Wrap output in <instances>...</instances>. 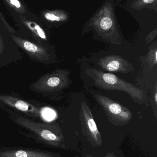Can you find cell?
<instances>
[{"mask_svg": "<svg viewBox=\"0 0 157 157\" xmlns=\"http://www.w3.org/2000/svg\"><path fill=\"white\" fill-rule=\"evenodd\" d=\"M13 105L18 110L23 112H26L29 110V105L28 104L23 101L18 100L13 102Z\"/></svg>", "mask_w": 157, "mask_h": 157, "instance_id": "9a60e30c", "label": "cell"}, {"mask_svg": "<svg viewBox=\"0 0 157 157\" xmlns=\"http://www.w3.org/2000/svg\"><path fill=\"white\" fill-rule=\"evenodd\" d=\"M157 3L156 0H136L132 2L131 7L135 10H141L147 8L157 11V10L154 8V6H157Z\"/></svg>", "mask_w": 157, "mask_h": 157, "instance_id": "9c48e42d", "label": "cell"}, {"mask_svg": "<svg viewBox=\"0 0 157 157\" xmlns=\"http://www.w3.org/2000/svg\"><path fill=\"white\" fill-rule=\"evenodd\" d=\"M98 64L104 70L112 72L127 73L134 70L132 64L124 58L116 55L105 56L101 58Z\"/></svg>", "mask_w": 157, "mask_h": 157, "instance_id": "277c9868", "label": "cell"}, {"mask_svg": "<svg viewBox=\"0 0 157 157\" xmlns=\"http://www.w3.org/2000/svg\"><path fill=\"white\" fill-rule=\"evenodd\" d=\"M157 35V28H155L153 31H151L150 33L148 34L146 36L145 38V41H146V44L150 43Z\"/></svg>", "mask_w": 157, "mask_h": 157, "instance_id": "2e32d148", "label": "cell"}, {"mask_svg": "<svg viewBox=\"0 0 157 157\" xmlns=\"http://www.w3.org/2000/svg\"><path fill=\"white\" fill-rule=\"evenodd\" d=\"M157 48H152L149 50L146 61L149 64V70L153 68L157 64Z\"/></svg>", "mask_w": 157, "mask_h": 157, "instance_id": "8fae6325", "label": "cell"}, {"mask_svg": "<svg viewBox=\"0 0 157 157\" xmlns=\"http://www.w3.org/2000/svg\"><path fill=\"white\" fill-rule=\"evenodd\" d=\"M5 2H7V4L9 6H10L13 9H14L15 10L20 13H24L26 11L24 6L19 1H17V0L8 1V0H7Z\"/></svg>", "mask_w": 157, "mask_h": 157, "instance_id": "7c38bea8", "label": "cell"}, {"mask_svg": "<svg viewBox=\"0 0 157 157\" xmlns=\"http://www.w3.org/2000/svg\"><path fill=\"white\" fill-rule=\"evenodd\" d=\"M89 75L94 81L95 86L108 90H119L128 94L133 99L141 100L143 91L134 84L119 78L114 74L105 73L95 69L88 70Z\"/></svg>", "mask_w": 157, "mask_h": 157, "instance_id": "7a4b0ae2", "label": "cell"}, {"mask_svg": "<svg viewBox=\"0 0 157 157\" xmlns=\"http://www.w3.org/2000/svg\"><path fill=\"white\" fill-rule=\"evenodd\" d=\"M88 26L110 43L120 45L121 39L117 26L114 8L110 2L104 3L88 22Z\"/></svg>", "mask_w": 157, "mask_h": 157, "instance_id": "6da1fadb", "label": "cell"}, {"mask_svg": "<svg viewBox=\"0 0 157 157\" xmlns=\"http://www.w3.org/2000/svg\"><path fill=\"white\" fill-rule=\"evenodd\" d=\"M44 16L48 21L59 22L66 21L68 20L69 17L67 13L61 10H55L45 12Z\"/></svg>", "mask_w": 157, "mask_h": 157, "instance_id": "52a82bcc", "label": "cell"}, {"mask_svg": "<svg viewBox=\"0 0 157 157\" xmlns=\"http://www.w3.org/2000/svg\"><path fill=\"white\" fill-rule=\"evenodd\" d=\"M11 36L14 42L35 60L41 62L48 60L49 54L44 48L20 37L13 35Z\"/></svg>", "mask_w": 157, "mask_h": 157, "instance_id": "5b68a950", "label": "cell"}, {"mask_svg": "<svg viewBox=\"0 0 157 157\" xmlns=\"http://www.w3.org/2000/svg\"><path fill=\"white\" fill-rule=\"evenodd\" d=\"M44 119L48 121H50L55 119L56 113L55 111L50 108H45L43 109L41 113Z\"/></svg>", "mask_w": 157, "mask_h": 157, "instance_id": "4fadbf2b", "label": "cell"}, {"mask_svg": "<svg viewBox=\"0 0 157 157\" xmlns=\"http://www.w3.org/2000/svg\"><path fill=\"white\" fill-rule=\"evenodd\" d=\"M69 74L65 70H58L45 75L36 82L33 87L38 90L54 91L67 87L69 84Z\"/></svg>", "mask_w": 157, "mask_h": 157, "instance_id": "3957f363", "label": "cell"}, {"mask_svg": "<svg viewBox=\"0 0 157 157\" xmlns=\"http://www.w3.org/2000/svg\"><path fill=\"white\" fill-rule=\"evenodd\" d=\"M0 157H53L48 152L36 150L17 148H0Z\"/></svg>", "mask_w": 157, "mask_h": 157, "instance_id": "8992f818", "label": "cell"}, {"mask_svg": "<svg viewBox=\"0 0 157 157\" xmlns=\"http://www.w3.org/2000/svg\"><path fill=\"white\" fill-rule=\"evenodd\" d=\"M27 27L35 35L44 40H47L45 33L40 26L36 23L29 21H23Z\"/></svg>", "mask_w": 157, "mask_h": 157, "instance_id": "30bf717a", "label": "cell"}, {"mask_svg": "<svg viewBox=\"0 0 157 157\" xmlns=\"http://www.w3.org/2000/svg\"><path fill=\"white\" fill-rule=\"evenodd\" d=\"M0 20H1L2 21L4 24L6 28L8 29V30H9V31H10V32H12V33L15 32L14 29L12 27H11L10 25L7 22L5 17H4V16L1 13V12H0Z\"/></svg>", "mask_w": 157, "mask_h": 157, "instance_id": "e0dca14e", "label": "cell"}, {"mask_svg": "<svg viewBox=\"0 0 157 157\" xmlns=\"http://www.w3.org/2000/svg\"><path fill=\"white\" fill-rule=\"evenodd\" d=\"M155 102L157 103V86H155Z\"/></svg>", "mask_w": 157, "mask_h": 157, "instance_id": "ac0fdd59", "label": "cell"}, {"mask_svg": "<svg viewBox=\"0 0 157 157\" xmlns=\"http://www.w3.org/2000/svg\"><path fill=\"white\" fill-rule=\"evenodd\" d=\"M39 134L41 135L42 138L48 141H54L57 140L58 138L54 133L49 130L43 129L41 130Z\"/></svg>", "mask_w": 157, "mask_h": 157, "instance_id": "5bb4252c", "label": "cell"}, {"mask_svg": "<svg viewBox=\"0 0 157 157\" xmlns=\"http://www.w3.org/2000/svg\"><path fill=\"white\" fill-rule=\"evenodd\" d=\"M82 109L87 114V115H86L85 117H86V121H87L89 129H90V131L91 132L92 134L94 136L96 139V140L98 141L99 139H100V138H101V136H100V134L99 133V131H98L96 124H95L93 118L92 117L91 115L90 116H89V115H88V113H87L88 106L86 105V104L85 103L82 102Z\"/></svg>", "mask_w": 157, "mask_h": 157, "instance_id": "ba28073f", "label": "cell"}]
</instances>
